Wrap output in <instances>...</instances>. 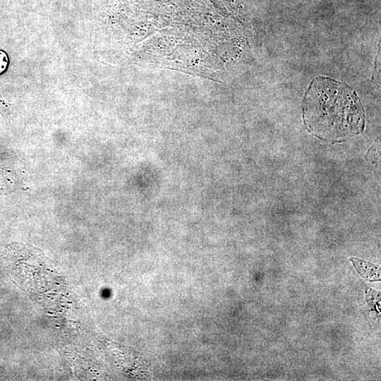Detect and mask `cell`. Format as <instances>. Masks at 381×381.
<instances>
[{
    "mask_svg": "<svg viewBox=\"0 0 381 381\" xmlns=\"http://www.w3.org/2000/svg\"><path fill=\"white\" fill-rule=\"evenodd\" d=\"M304 121L310 131L329 139L351 136L362 131L364 112L355 90L330 78H315L303 103Z\"/></svg>",
    "mask_w": 381,
    "mask_h": 381,
    "instance_id": "obj_1",
    "label": "cell"
},
{
    "mask_svg": "<svg viewBox=\"0 0 381 381\" xmlns=\"http://www.w3.org/2000/svg\"><path fill=\"white\" fill-rule=\"evenodd\" d=\"M355 269L363 277L371 282L380 280V267L378 265L361 260L358 258H351Z\"/></svg>",
    "mask_w": 381,
    "mask_h": 381,
    "instance_id": "obj_2",
    "label": "cell"
}]
</instances>
